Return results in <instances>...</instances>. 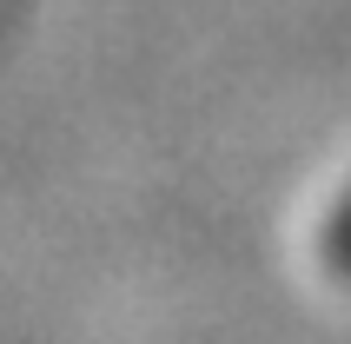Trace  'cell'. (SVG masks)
Returning <instances> with one entry per match:
<instances>
[{"label": "cell", "mask_w": 351, "mask_h": 344, "mask_svg": "<svg viewBox=\"0 0 351 344\" xmlns=\"http://www.w3.org/2000/svg\"><path fill=\"white\" fill-rule=\"evenodd\" d=\"M318 258H325V271L351 291V186L338 192L332 206H325V219H318Z\"/></svg>", "instance_id": "cell-1"}]
</instances>
